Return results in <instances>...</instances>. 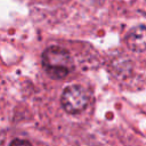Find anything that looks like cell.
Masks as SVG:
<instances>
[{"instance_id":"cell-2","label":"cell","mask_w":146,"mask_h":146,"mask_svg":"<svg viewBox=\"0 0 146 146\" xmlns=\"http://www.w3.org/2000/svg\"><path fill=\"white\" fill-rule=\"evenodd\" d=\"M89 103L87 90L80 84L66 87L60 96V104L68 114H78L86 110Z\"/></svg>"},{"instance_id":"cell-3","label":"cell","mask_w":146,"mask_h":146,"mask_svg":"<svg viewBox=\"0 0 146 146\" xmlns=\"http://www.w3.org/2000/svg\"><path fill=\"white\" fill-rule=\"evenodd\" d=\"M124 41L127 47L135 52L146 51V25H138L131 29Z\"/></svg>"},{"instance_id":"cell-4","label":"cell","mask_w":146,"mask_h":146,"mask_svg":"<svg viewBox=\"0 0 146 146\" xmlns=\"http://www.w3.org/2000/svg\"><path fill=\"white\" fill-rule=\"evenodd\" d=\"M9 146H31V144L24 139H15L10 143Z\"/></svg>"},{"instance_id":"cell-1","label":"cell","mask_w":146,"mask_h":146,"mask_svg":"<svg viewBox=\"0 0 146 146\" xmlns=\"http://www.w3.org/2000/svg\"><path fill=\"white\" fill-rule=\"evenodd\" d=\"M41 62L48 75L56 80L66 78L74 68V62L71 54L59 46L48 47L42 52Z\"/></svg>"}]
</instances>
